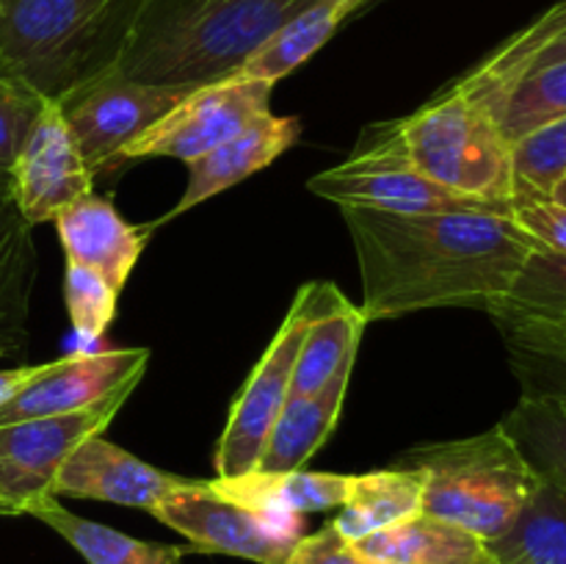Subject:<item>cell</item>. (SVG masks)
Here are the masks:
<instances>
[{
    "instance_id": "cell-6",
    "label": "cell",
    "mask_w": 566,
    "mask_h": 564,
    "mask_svg": "<svg viewBox=\"0 0 566 564\" xmlns=\"http://www.w3.org/2000/svg\"><path fill=\"white\" fill-rule=\"evenodd\" d=\"M340 299V288L332 282H307L298 288L274 341L269 343V348L232 401L224 435H221L213 457L216 476H241L258 468L271 426L280 418L282 407L291 396L293 365H296L304 335L313 321L335 307Z\"/></svg>"
},
{
    "instance_id": "cell-22",
    "label": "cell",
    "mask_w": 566,
    "mask_h": 564,
    "mask_svg": "<svg viewBox=\"0 0 566 564\" xmlns=\"http://www.w3.org/2000/svg\"><path fill=\"white\" fill-rule=\"evenodd\" d=\"M368 0H315L313 6H307L304 11H298L296 17L285 22L282 28H276L252 55H249L247 64L235 72V75L249 77V81H263L269 86H274L276 81L291 75L293 70L304 64V61L313 59L332 36H335L337 28L343 25V20H348V14H354L357 9Z\"/></svg>"
},
{
    "instance_id": "cell-8",
    "label": "cell",
    "mask_w": 566,
    "mask_h": 564,
    "mask_svg": "<svg viewBox=\"0 0 566 564\" xmlns=\"http://www.w3.org/2000/svg\"><path fill=\"white\" fill-rule=\"evenodd\" d=\"M155 520L180 531L197 553H224L258 564H285L302 540V514H269L227 501L205 479L171 492L153 509Z\"/></svg>"
},
{
    "instance_id": "cell-40",
    "label": "cell",
    "mask_w": 566,
    "mask_h": 564,
    "mask_svg": "<svg viewBox=\"0 0 566 564\" xmlns=\"http://www.w3.org/2000/svg\"><path fill=\"white\" fill-rule=\"evenodd\" d=\"M368 3H370V0H368Z\"/></svg>"
},
{
    "instance_id": "cell-25",
    "label": "cell",
    "mask_w": 566,
    "mask_h": 564,
    "mask_svg": "<svg viewBox=\"0 0 566 564\" xmlns=\"http://www.w3.org/2000/svg\"><path fill=\"white\" fill-rule=\"evenodd\" d=\"M31 514L64 536L88 564H182V556L188 553V547L144 542L111 525L81 518L61 506L59 498L39 503Z\"/></svg>"
},
{
    "instance_id": "cell-3",
    "label": "cell",
    "mask_w": 566,
    "mask_h": 564,
    "mask_svg": "<svg viewBox=\"0 0 566 564\" xmlns=\"http://www.w3.org/2000/svg\"><path fill=\"white\" fill-rule=\"evenodd\" d=\"M144 0H0V64L59 103L114 70Z\"/></svg>"
},
{
    "instance_id": "cell-1",
    "label": "cell",
    "mask_w": 566,
    "mask_h": 564,
    "mask_svg": "<svg viewBox=\"0 0 566 564\" xmlns=\"http://www.w3.org/2000/svg\"><path fill=\"white\" fill-rule=\"evenodd\" d=\"M363 276L365 318L434 307L492 313L531 252L542 249L506 213H387L343 205Z\"/></svg>"
},
{
    "instance_id": "cell-4",
    "label": "cell",
    "mask_w": 566,
    "mask_h": 564,
    "mask_svg": "<svg viewBox=\"0 0 566 564\" xmlns=\"http://www.w3.org/2000/svg\"><path fill=\"white\" fill-rule=\"evenodd\" d=\"M357 149L390 155L451 191L512 208V144L484 105L451 86L415 114L370 125Z\"/></svg>"
},
{
    "instance_id": "cell-7",
    "label": "cell",
    "mask_w": 566,
    "mask_h": 564,
    "mask_svg": "<svg viewBox=\"0 0 566 564\" xmlns=\"http://www.w3.org/2000/svg\"><path fill=\"white\" fill-rule=\"evenodd\" d=\"M191 92L193 88L188 86H155L105 72L97 81L83 83L61 97L59 108L88 171L99 180L119 175V169L127 166L122 158L127 144Z\"/></svg>"
},
{
    "instance_id": "cell-33",
    "label": "cell",
    "mask_w": 566,
    "mask_h": 564,
    "mask_svg": "<svg viewBox=\"0 0 566 564\" xmlns=\"http://www.w3.org/2000/svg\"><path fill=\"white\" fill-rule=\"evenodd\" d=\"M514 188L551 194L566 177V116L520 138L512 147Z\"/></svg>"
},
{
    "instance_id": "cell-20",
    "label": "cell",
    "mask_w": 566,
    "mask_h": 564,
    "mask_svg": "<svg viewBox=\"0 0 566 564\" xmlns=\"http://www.w3.org/2000/svg\"><path fill=\"white\" fill-rule=\"evenodd\" d=\"M208 484L227 501L258 509V512L310 514L340 509L352 487V476L315 473L307 468L287 470V473L249 470L241 476H216Z\"/></svg>"
},
{
    "instance_id": "cell-16",
    "label": "cell",
    "mask_w": 566,
    "mask_h": 564,
    "mask_svg": "<svg viewBox=\"0 0 566 564\" xmlns=\"http://www.w3.org/2000/svg\"><path fill=\"white\" fill-rule=\"evenodd\" d=\"M298 136H302V119L298 116H274L271 111L258 116L230 142L219 144L208 155L188 164V186L182 191L180 202L169 213L160 216L158 221H153V227L158 230V227L169 224L171 219L197 208L205 199L216 197V194L252 177L254 171L271 166L282 153H287L298 142Z\"/></svg>"
},
{
    "instance_id": "cell-13",
    "label": "cell",
    "mask_w": 566,
    "mask_h": 564,
    "mask_svg": "<svg viewBox=\"0 0 566 564\" xmlns=\"http://www.w3.org/2000/svg\"><path fill=\"white\" fill-rule=\"evenodd\" d=\"M94 177L72 138L59 103L48 100L11 171V202L31 227L55 221L92 194Z\"/></svg>"
},
{
    "instance_id": "cell-10",
    "label": "cell",
    "mask_w": 566,
    "mask_h": 564,
    "mask_svg": "<svg viewBox=\"0 0 566 564\" xmlns=\"http://www.w3.org/2000/svg\"><path fill=\"white\" fill-rule=\"evenodd\" d=\"M271 88L263 81L232 75L188 94L169 114L149 125L125 147V164L147 158H177L182 164L202 158L230 142L249 122L271 111Z\"/></svg>"
},
{
    "instance_id": "cell-29",
    "label": "cell",
    "mask_w": 566,
    "mask_h": 564,
    "mask_svg": "<svg viewBox=\"0 0 566 564\" xmlns=\"http://www.w3.org/2000/svg\"><path fill=\"white\" fill-rule=\"evenodd\" d=\"M497 127L509 144L553 125L566 116V59L534 66L506 88L501 100L492 105Z\"/></svg>"
},
{
    "instance_id": "cell-34",
    "label": "cell",
    "mask_w": 566,
    "mask_h": 564,
    "mask_svg": "<svg viewBox=\"0 0 566 564\" xmlns=\"http://www.w3.org/2000/svg\"><path fill=\"white\" fill-rule=\"evenodd\" d=\"M512 219L528 232L542 249L566 252V205L556 202L551 194L514 188Z\"/></svg>"
},
{
    "instance_id": "cell-23",
    "label": "cell",
    "mask_w": 566,
    "mask_h": 564,
    "mask_svg": "<svg viewBox=\"0 0 566 564\" xmlns=\"http://www.w3.org/2000/svg\"><path fill=\"white\" fill-rule=\"evenodd\" d=\"M423 512V473L412 468H387L352 476L340 514L332 520L346 540L385 531Z\"/></svg>"
},
{
    "instance_id": "cell-21",
    "label": "cell",
    "mask_w": 566,
    "mask_h": 564,
    "mask_svg": "<svg viewBox=\"0 0 566 564\" xmlns=\"http://www.w3.org/2000/svg\"><path fill=\"white\" fill-rule=\"evenodd\" d=\"M39 276L33 227L11 199L0 202V359L22 357L31 341L28 318Z\"/></svg>"
},
{
    "instance_id": "cell-39",
    "label": "cell",
    "mask_w": 566,
    "mask_h": 564,
    "mask_svg": "<svg viewBox=\"0 0 566 564\" xmlns=\"http://www.w3.org/2000/svg\"><path fill=\"white\" fill-rule=\"evenodd\" d=\"M495 564H503V562H497V558H495Z\"/></svg>"
},
{
    "instance_id": "cell-12",
    "label": "cell",
    "mask_w": 566,
    "mask_h": 564,
    "mask_svg": "<svg viewBox=\"0 0 566 564\" xmlns=\"http://www.w3.org/2000/svg\"><path fill=\"white\" fill-rule=\"evenodd\" d=\"M149 365V348H103L75 352L44 365L6 404H0V426L20 420L88 409L116 393H133Z\"/></svg>"
},
{
    "instance_id": "cell-32",
    "label": "cell",
    "mask_w": 566,
    "mask_h": 564,
    "mask_svg": "<svg viewBox=\"0 0 566 564\" xmlns=\"http://www.w3.org/2000/svg\"><path fill=\"white\" fill-rule=\"evenodd\" d=\"M64 302L75 335L83 343H97L108 332L111 321H114L119 293L97 271L66 260Z\"/></svg>"
},
{
    "instance_id": "cell-27",
    "label": "cell",
    "mask_w": 566,
    "mask_h": 564,
    "mask_svg": "<svg viewBox=\"0 0 566 564\" xmlns=\"http://www.w3.org/2000/svg\"><path fill=\"white\" fill-rule=\"evenodd\" d=\"M517 451L539 481L566 490V398L520 396L501 420Z\"/></svg>"
},
{
    "instance_id": "cell-24",
    "label": "cell",
    "mask_w": 566,
    "mask_h": 564,
    "mask_svg": "<svg viewBox=\"0 0 566 564\" xmlns=\"http://www.w3.org/2000/svg\"><path fill=\"white\" fill-rule=\"evenodd\" d=\"M523 396L566 398V324L490 315Z\"/></svg>"
},
{
    "instance_id": "cell-19",
    "label": "cell",
    "mask_w": 566,
    "mask_h": 564,
    "mask_svg": "<svg viewBox=\"0 0 566 564\" xmlns=\"http://www.w3.org/2000/svg\"><path fill=\"white\" fill-rule=\"evenodd\" d=\"M368 564H495L481 536L420 512L354 542Z\"/></svg>"
},
{
    "instance_id": "cell-37",
    "label": "cell",
    "mask_w": 566,
    "mask_h": 564,
    "mask_svg": "<svg viewBox=\"0 0 566 564\" xmlns=\"http://www.w3.org/2000/svg\"><path fill=\"white\" fill-rule=\"evenodd\" d=\"M551 197H553V199H556V202H562V205H566V177H564V180H558V182H556V186H553Z\"/></svg>"
},
{
    "instance_id": "cell-30",
    "label": "cell",
    "mask_w": 566,
    "mask_h": 564,
    "mask_svg": "<svg viewBox=\"0 0 566 564\" xmlns=\"http://www.w3.org/2000/svg\"><path fill=\"white\" fill-rule=\"evenodd\" d=\"M490 315L566 324V252L536 249L520 269L506 299Z\"/></svg>"
},
{
    "instance_id": "cell-11",
    "label": "cell",
    "mask_w": 566,
    "mask_h": 564,
    "mask_svg": "<svg viewBox=\"0 0 566 564\" xmlns=\"http://www.w3.org/2000/svg\"><path fill=\"white\" fill-rule=\"evenodd\" d=\"M307 188L318 197L332 199L340 208L343 205H357V208H376L387 210V213H464V210H479V213L512 216V208L464 197V194L451 191L431 177L420 175L403 160L390 158V155L365 153V149H354L346 164L310 177Z\"/></svg>"
},
{
    "instance_id": "cell-18",
    "label": "cell",
    "mask_w": 566,
    "mask_h": 564,
    "mask_svg": "<svg viewBox=\"0 0 566 564\" xmlns=\"http://www.w3.org/2000/svg\"><path fill=\"white\" fill-rule=\"evenodd\" d=\"M562 59H566V0L553 6L551 11H545L528 28L514 33L495 53L486 55L479 66L457 77L451 88L464 94V97L475 100V103L484 105L492 114V105L506 94V88L517 77H523L534 66Z\"/></svg>"
},
{
    "instance_id": "cell-36",
    "label": "cell",
    "mask_w": 566,
    "mask_h": 564,
    "mask_svg": "<svg viewBox=\"0 0 566 564\" xmlns=\"http://www.w3.org/2000/svg\"><path fill=\"white\" fill-rule=\"evenodd\" d=\"M44 365H20V368H9V370H0V404L9 401L17 390L28 385V382L36 379L39 374L44 370Z\"/></svg>"
},
{
    "instance_id": "cell-9",
    "label": "cell",
    "mask_w": 566,
    "mask_h": 564,
    "mask_svg": "<svg viewBox=\"0 0 566 564\" xmlns=\"http://www.w3.org/2000/svg\"><path fill=\"white\" fill-rule=\"evenodd\" d=\"M130 393H116L88 409L0 426V498L14 514H31L50 501L55 476L88 437L103 435Z\"/></svg>"
},
{
    "instance_id": "cell-5",
    "label": "cell",
    "mask_w": 566,
    "mask_h": 564,
    "mask_svg": "<svg viewBox=\"0 0 566 564\" xmlns=\"http://www.w3.org/2000/svg\"><path fill=\"white\" fill-rule=\"evenodd\" d=\"M392 464L423 473L426 514L481 536L486 545L517 523L542 484L501 424L475 437L415 446Z\"/></svg>"
},
{
    "instance_id": "cell-38",
    "label": "cell",
    "mask_w": 566,
    "mask_h": 564,
    "mask_svg": "<svg viewBox=\"0 0 566 564\" xmlns=\"http://www.w3.org/2000/svg\"><path fill=\"white\" fill-rule=\"evenodd\" d=\"M11 514H14V509H11L9 503H6L3 498H0V518H11Z\"/></svg>"
},
{
    "instance_id": "cell-2",
    "label": "cell",
    "mask_w": 566,
    "mask_h": 564,
    "mask_svg": "<svg viewBox=\"0 0 566 564\" xmlns=\"http://www.w3.org/2000/svg\"><path fill=\"white\" fill-rule=\"evenodd\" d=\"M315 0H144L114 75L199 88L232 77L249 55Z\"/></svg>"
},
{
    "instance_id": "cell-28",
    "label": "cell",
    "mask_w": 566,
    "mask_h": 564,
    "mask_svg": "<svg viewBox=\"0 0 566 564\" xmlns=\"http://www.w3.org/2000/svg\"><path fill=\"white\" fill-rule=\"evenodd\" d=\"M503 564H566V490L542 481L517 523L490 542Z\"/></svg>"
},
{
    "instance_id": "cell-35",
    "label": "cell",
    "mask_w": 566,
    "mask_h": 564,
    "mask_svg": "<svg viewBox=\"0 0 566 564\" xmlns=\"http://www.w3.org/2000/svg\"><path fill=\"white\" fill-rule=\"evenodd\" d=\"M285 564H368L352 540L340 534L335 525H324L315 534L302 536L287 556Z\"/></svg>"
},
{
    "instance_id": "cell-15",
    "label": "cell",
    "mask_w": 566,
    "mask_h": 564,
    "mask_svg": "<svg viewBox=\"0 0 566 564\" xmlns=\"http://www.w3.org/2000/svg\"><path fill=\"white\" fill-rule=\"evenodd\" d=\"M55 230L70 263L97 271L116 293H122L155 227L130 224L108 197L92 191L55 219Z\"/></svg>"
},
{
    "instance_id": "cell-31",
    "label": "cell",
    "mask_w": 566,
    "mask_h": 564,
    "mask_svg": "<svg viewBox=\"0 0 566 564\" xmlns=\"http://www.w3.org/2000/svg\"><path fill=\"white\" fill-rule=\"evenodd\" d=\"M44 105L48 100L31 83L0 64V202L11 199V171Z\"/></svg>"
},
{
    "instance_id": "cell-17",
    "label": "cell",
    "mask_w": 566,
    "mask_h": 564,
    "mask_svg": "<svg viewBox=\"0 0 566 564\" xmlns=\"http://www.w3.org/2000/svg\"><path fill=\"white\" fill-rule=\"evenodd\" d=\"M354 359H348L318 393L313 396H287L280 418L271 426V435L260 451L258 468L265 473L302 470L313 453L324 446L340 420L343 401L352 385Z\"/></svg>"
},
{
    "instance_id": "cell-14",
    "label": "cell",
    "mask_w": 566,
    "mask_h": 564,
    "mask_svg": "<svg viewBox=\"0 0 566 564\" xmlns=\"http://www.w3.org/2000/svg\"><path fill=\"white\" fill-rule=\"evenodd\" d=\"M197 484V479L166 473L125 448L114 446L103 435L88 437L70 453L55 476V498H88L153 512L171 492Z\"/></svg>"
},
{
    "instance_id": "cell-26",
    "label": "cell",
    "mask_w": 566,
    "mask_h": 564,
    "mask_svg": "<svg viewBox=\"0 0 566 564\" xmlns=\"http://www.w3.org/2000/svg\"><path fill=\"white\" fill-rule=\"evenodd\" d=\"M363 310L348 302L346 296L313 321L298 348L296 365H293L291 396H313L318 393L348 359H357L359 341L365 335Z\"/></svg>"
}]
</instances>
